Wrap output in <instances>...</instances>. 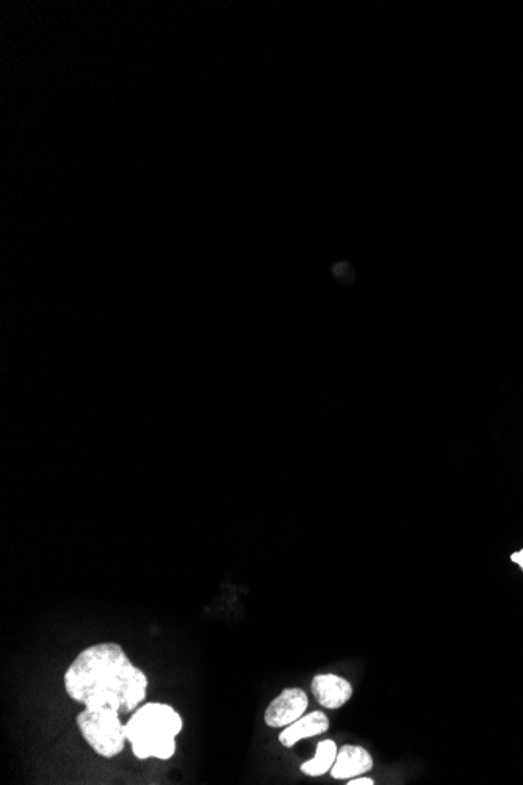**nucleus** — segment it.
Instances as JSON below:
<instances>
[{
  "label": "nucleus",
  "mask_w": 523,
  "mask_h": 785,
  "mask_svg": "<svg viewBox=\"0 0 523 785\" xmlns=\"http://www.w3.org/2000/svg\"><path fill=\"white\" fill-rule=\"evenodd\" d=\"M148 676L130 662L116 643L93 644L80 652L65 673L69 698L85 707H107L120 713L137 710L148 693Z\"/></svg>",
  "instance_id": "1"
},
{
  "label": "nucleus",
  "mask_w": 523,
  "mask_h": 785,
  "mask_svg": "<svg viewBox=\"0 0 523 785\" xmlns=\"http://www.w3.org/2000/svg\"><path fill=\"white\" fill-rule=\"evenodd\" d=\"M182 718L174 707L148 702L138 707L126 724L127 742L138 759L168 760L176 753V737L182 732Z\"/></svg>",
  "instance_id": "2"
},
{
  "label": "nucleus",
  "mask_w": 523,
  "mask_h": 785,
  "mask_svg": "<svg viewBox=\"0 0 523 785\" xmlns=\"http://www.w3.org/2000/svg\"><path fill=\"white\" fill-rule=\"evenodd\" d=\"M77 728L94 753L112 759L126 746V724L121 723L118 710L107 707H85L77 717Z\"/></svg>",
  "instance_id": "3"
},
{
  "label": "nucleus",
  "mask_w": 523,
  "mask_h": 785,
  "mask_svg": "<svg viewBox=\"0 0 523 785\" xmlns=\"http://www.w3.org/2000/svg\"><path fill=\"white\" fill-rule=\"evenodd\" d=\"M309 707V698L301 688H285L265 710V723L270 728H285L303 717Z\"/></svg>",
  "instance_id": "4"
},
{
  "label": "nucleus",
  "mask_w": 523,
  "mask_h": 785,
  "mask_svg": "<svg viewBox=\"0 0 523 785\" xmlns=\"http://www.w3.org/2000/svg\"><path fill=\"white\" fill-rule=\"evenodd\" d=\"M312 695L325 709H340L353 696V685L337 674H318L312 679Z\"/></svg>",
  "instance_id": "5"
},
{
  "label": "nucleus",
  "mask_w": 523,
  "mask_h": 785,
  "mask_svg": "<svg viewBox=\"0 0 523 785\" xmlns=\"http://www.w3.org/2000/svg\"><path fill=\"white\" fill-rule=\"evenodd\" d=\"M373 768V757L362 746L345 745L337 753L336 764L331 768L332 778L340 781L358 778Z\"/></svg>",
  "instance_id": "6"
},
{
  "label": "nucleus",
  "mask_w": 523,
  "mask_h": 785,
  "mask_svg": "<svg viewBox=\"0 0 523 785\" xmlns=\"http://www.w3.org/2000/svg\"><path fill=\"white\" fill-rule=\"evenodd\" d=\"M329 729V718L322 710L304 713L303 717L298 718L295 723L285 726L284 731L279 734V742L285 748H293L296 743L306 738L317 737L325 734Z\"/></svg>",
  "instance_id": "7"
},
{
  "label": "nucleus",
  "mask_w": 523,
  "mask_h": 785,
  "mask_svg": "<svg viewBox=\"0 0 523 785\" xmlns=\"http://www.w3.org/2000/svg\"><path fill=\"white\" fill-rule=\"evenodd\" d=\"M337 753H339V748H337L334 740H323V742L317 745L314 759L304 762L301 765V771H303L304 775L311 776V778H320V776L329 773L331 768L334 767Z\"/></svg>",
  "instance_id": "8"
},
{
  "label": "nucleus",
  "mask_w": 523,
  "mask_h": 785,
  "mask_svg": "<svg viewBox=\"0 0 523 785\" xmlns=\"http://www.w3.org/2000/svg\"><path fill=\"white\" fill-rule=\"evenodd\" d=\"M348 785H375L372 778H365V776H358V778L348 779Z\"/></svg>",
  "instance_id": "9"
},
{
  "label": "nucleus",
  "mask_w": 523,
  "mask_h": 785,
  "mask_svg": "<svg viewBox=\"0 0 523 785\" xmlns=\"http://www.w3.org/2000/svg\"><path fill=\"white\" fill-rule=\"evenodd\" d=\"M511 561L516 563V565H519L520 569L523 571V549L519 550V552H514V554L511 555Z\"/></svg>",
  "instance_id": "10"
}]
</instances>
